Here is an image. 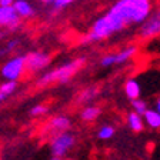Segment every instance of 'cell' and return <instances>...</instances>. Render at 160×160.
Instances as JSON below:
<instances>
[{
    "label": "cell",
    "mask_w": 160,
    "mask_h": 160,
    "mask_svg": "<svg viewBox=\"0 0 160 160\" xmlns=\"http://www.w3.org/2000/svg\"><path fill=\"white\" fill-rule=\"evenodd\" d=\"M17 44H19V42H17V40H10L9 43H7V49H9V50H13L14 47L17 46Z\"/></svg>",
    "instance_id": "22"
},
{
    "label": "cell",
    "mask_w": 160,
    "mask_h": 160,
    "mask_svg": "<svg viewBox=\"0 0 160 160\" xmlns=\"http://www.w3.org/2000/svg\"><path fill=\"white\" fill-rule=\"evenodd\" d=\"M42 2H44V3H54V0H42Z\"/></svg>",
    "instance_id": "26"
},
{
    "label": "cell",
    "mask_w": 160,
    "mask_h": 160,
    "mask_svg": "<svg viewBox=\"0 0 160 160\" xmlns=\"http://www.w3.org/2000/svg\"><path fill=\"white\" fill-rule=\"evenodd\" d=\"M74 0H54V6L56 9H60V7H64V6H69L70 3H73Z\"/></svg>",
    "instance_id": "21"
},
{
    "label": "cell",
    "mask_w": 160,
    "mask_h": 160,
    "mask_svg": "<svg viewBox=\"0 0 160 160\" xmlns=\"http://www.w3.org/2000/svg\"><path fill=\"white\" fill-rule=\"evenodd\" d=\"M70 126V120L64 116H59L54 117L53 120H50L49 123L43 127L46 133H63L66 129H69Z\"/></svg>",
    "instance_id": "8"
},
{
    "label": "cell",
    "mask_w": 160,
    "mask_h": 160,
    "mask_svg": "<svg viewBox=\"0 0 160 160\" xmlns=\"http://www.w3.org/2000/svg\"><path fill=\"white\" fill-rule=\"evenodd\" d=\"M96 93H97V90L94 89V87H92V89H86L83 93H82V96H80L79 102H87V100L93 99V97L96 96Z\"/></svg>",
    "instance_id": "18"
},
{
    "label": "cell",
    "mask_w": 160,
    "mask_h": 160,
    "mask_svg": "<svg viewBox=\"0 0 160 160\" xmlns=\"http://www.w3.org/2000/svg\"><path fill=\"white\" fill-rule=\"evenodd\" d=\"M110 10L126 24L143 23L150 16V0H119Z\"/></svg>",
    "instance_id": "1"
},
{
    "label": "cell",
    "mask_w": 160,
    "mask_h": 160,
    "mask_svg": "<svg viewBox=\"0 0 160 160\" xmlns=\"http://www.w3.org/2000/svg\"><path fill=\"white\" fill-rule=\"evenodd\" d=\"M7 97V94H4L3 92H0V102H2V100H4Z\"/></svg>",
    "instance_id": "25"
},
{
    "label": "cell",
    "mask_w": 160,
    "mask_h": 160,
    "mask_svg": "<svg viewBox=\"0 0 160 160\" xmlns=\"http://www.w3.org/2000/svg\"><path fill=\"white\" fill-rule=\"evenodd\" d=\"M74 146V137L69 133H59L50 143V152L54 159H60L67 154L72 147Z\"/></svg>",
    "instance_id": "3"
},
{
    "label": "cell",
    "mask_w": 160,
    "mask_h": 160,
    "mask_svg": "<svg viewBox=\"0 0 160 160\" xmlns=\"http://www.w3.org/2000/svg\"><path fill=\"white\" fill-rule=\"evenodd\" d=\"M83 63H84V59H77V60H73V62H70V63H67V64L60 66L59 69H56V70H52V72L46 73L39 82H37V86L42 87V86H46V84H49V83H54V82L66 83L67 80L82 67Z\"/></svg>",
    "instance_id": "2"
},
{
    "label": "cell",
    "mask_w": 160,
    "mask_h": 160,
    "mask_svg": "<svg viewBox=\"0 0 160 160\" xmlns=\"http://www.w3.org/2000/svg\"><path fill=\"white\" fill-rule=\"evenodd\" d=\"M156 110H157V112H159V113H160V97H159V99H157V102H156Z\"/></svg>",
    "instance_id": "24"
},
{
    "label": "cell",
    "mask_w": 160,
    "mask_h": 160,
    "mask_svg": "<svg viewBox=\"0 0 160 160\" xmlns=\"http://www.w3.org/2000/svg\"><path fill=\"white\" fill-rule=\"evenodd\" d=\"M13 6H14V9H16V12L22 17H30L34 14L33 7L30 6L27 2H24V0H16L13 3Z\"/></svg>",
    "instance_id": "10"
},
{
    "label": "cell",
    "mask_w": 160,
    "mask_h": 160,
    "mask_svg": "<svg viewBox=\"0 0 160 160\" xmlns=\"http://www.w3.org/2000/svg\"><path fill=\"white\" fill-rule=\"evenodd\" d=\"M14 0H0V6H10V4H13Z\"/></svg>",
    "instance_id": "23"
},
{
    "label": "cell",
    "mask_w": 160,
    "mask_h": 160,
    "mask_svg": "<svg viewBox=\"0 0 160 160\" xmlns=\"http://www.w3.org/2000/svg\"><path fill=\"white\" fill-rule=\"evenodd\" d=\"M114 134V129L113 127H110V126H104V127H102V129L99 130V139H103V140H107V139H110V137Z\"/></svg>",
    "instance_id": "17"
},
{
    "label": "cell",
    "mask_w": 160,
    "mask_h": 160,
    "mask_svg": "<svg viewBox=\"0 0 160 160\" xmlns=\"http://www.w3.org/2000/svg\"><path fill=\"white\" fill-rule=\"evenodd\" d=\"M132 106H133L134 112H137V113H139V114H144V112H146V110H147L146 103H144L143 100H140L139 97L133 100V103H132Z\"/></svg>",
    "instance_id": "16"
},
{
    "label": "cell",
    "mask_w": 160,
    "mask_h": 160,
    "mask_svg": "<svg viewBox=\"0 0 160 160\" xmlns=\"http://www.w3.org/2000/svg\"><path fill=\"white\" fill-rule=\"evenodd\" d=\"M124 92H126L127 97L132 100L137 99L140 96V84L136 79H129L124 84Z\"/></svg>",
    "instance_id": "9"
},
{
    "label": "cell",
    "mask_w": 160,
    "mask_h": 160,
    "mask_svg": "<svg viewBox=\"0 0 160 160\" xmlns=\"http://www.w3.org/2000/svg\"><path fill=\"white\" fill-rule=\"evenodd\" d=\"M20 17L22 16L16 12L13 4H10V6H0V24L2 26H7L14 29L16 26H19Z\"/></svg>",
    "instance_id": "7"
},
{
    "label": "cell",
    "mask_w": 160,
    "mask_h": 160,
    "mask_svg": "<svg viewBox=\"0 0 160 160\" xmlns=\"http://www.w3.org/2000/svg\"><path fill=\"white\" fill-rule=\"evenodd\" d=\"M140 36L143 39L147 37H154L157 34H160V7L154 12L152 16H149L143 22V26L139 30Z\"/></svg>",
    "instance_id": "5"
},
{
    "label": "cell",
    "mask_w": 160,
    "mask_h": 160,
    "mask_svg": "<svg viewBox=\"0 0 160 160\" xmlns=\"http://www.w3.org/2000/svg\"><path fill=\"white\" fill-rule=\"evenodd\" d=\"M24 69H26V56H19L9 60L6 64H3L2 70H0V74L6 80H17L23 74Z\"/></svg>",
    "instance_id": "4"
},
{
    "label": "cell",
    "mask_w": 160,
    "mask_h": 160,
    "mask_svg": "<svg viewBox=\"0 0 160 160\" xmlns=\"http://www.w3.org/2000/svg\"><path fill=\"white\" fill-rule=\"evenodd\" d=\"M14 89H16V80H7L6 83H3L0 86V92H3L7 96L13 93Z\"/></svg>",
    "instance_id": "15"
},
{
    "label": "cell",
    "mask_w": 160,
    "mask_h": 160,
    "mask_svg": "<svg viewBox=\"0 0 160 160\" xmlns=\"http://www.w3.org/2000/svg\"><path fill=\"white\" fill-rule=\"evenodd\" d=\"M100 114V109L94 106H89L82 112V119L86 120V122H92V120H96Z\"/></svg>",
    "instance_id": "14"
},
{
    "label": "cell",
    "mask_w": 160,
    "mask_h": 160,
    "mask_svg": "<svg viewBox=\"0 0 160 160\" xmlns=\"http://www.w3.org/2000/svg\"><path fill=\"white\" fill-rule=\"evenodd\" d=\"M142 114H139L137 112H132L127 116V122H129V126L133 132H142L143 130V120H142Z\"/></svg>",
    "instance_id": "12"
},
{
    "label": "cell",
    "mask_w": 160,
    "mask_h": 160,
    "mask_svg": "<svg viewBox=\"0 0 160 160\" xmlns=\"http://www.w3.org/2000/svg\"><path fill=\"white\" fill-rule=\"evenodd\" d=\"M49 63L50 57L44 53H40V52H33V53H29L26 56V69L32 73L44 69Z\"/></svg>",
    "instance_id": "6"
},
{
    "label": "cell",
    "mask_w": 160,
    "mask_h": 160,
    "mask_svg": "<svg viewBox=\"0 0 160 160\" xmlns=\"http://www.w3.org/2000/svg\"><path fill=\"white\" fill-rule=\"evenodd\" d=\"M146 123L153 129H160V113L157 110H149L147 109L143 114Z\"/></svg>",
    "instance_id": "11"
},
{
    "label": "cell",
    "mask_w": 160,
    "mask_h": 160,
    "mask_svg": "<svg viewBox=\"0 0 160 160\" xmlns=\"http://www.w3.org/2000/svg\"><path fill=\"white\" fill-rule=\"evenodd\" d=\"M100 63H102V66H104V67L112 66V64L116 63V54H109V56H104L103 59L100 60Z\"/></svg>",
    "instance_id": "19"
},
{
    "label": "cell",
    "mask_w": 160,
    "mask_h": 160,
    "mask_svg": "<svg viewBox=\"0 0 160 160\" xmlns=\"http://www.w3.org/2000/svg\"><path fill=\"white\" fill-rule=\"evenodd\" d=\"M2 37H3V34H2V33H0V39H2Z\"/></svg>",
    "instance_id": "27"
},
{
    "label": "cell",
    "mask_w": 160,
    "mask_h": 160,
    "mask_svg": "<svg viewBox=\"0 0 160 160\" xmlns=\"http://www.w3.org/2000/svg\"><path fill=\"white\" fill-rule=\"evenodd\" d=\"M136 52H137L136 46H130L127 49H124L123 52H120L119 54H116V63H124V62H127L130 57L136 54Z\"/></svg>",
    "instance_id": "13"
},
{
    "label": "cell",
    "mask_w": 160,
    "mask_h": 160,
    "mask_svg": "<svg viewBox=\"0 0 160 160\" xmlns=\"http://www.w3.org/2000/svg\"><path fill=\"white\" fill-rule=\"evenodd\" d=\"M46 112H47V107L43 106V104H37V106H34L33 109L30 110L32 116H40V114H44Z\"/></svg>",
    "instance_id": "20"
}]
</instances>
